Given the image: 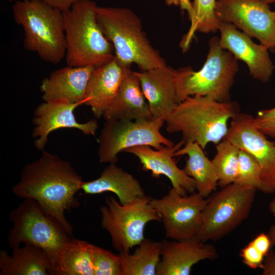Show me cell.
<instances>
[{"mask_svg": "<svg viewBox=\"0 0 275 275\" xmlns=\"http://www.w3.org/2000/svg\"><path fill=\"white\" fill-rule=\"evenodd\" d=\"M83 182L68 161L43 151L37 160L23 167L12 192L18 198L35 200L72 237L73 228L65 213L79 207L75 196Z\"/></svg>", "mask_w": 275, "mask_h": 275, "instance_id": "1", "label": "cell"}, {"mask_svg": "<svg viewBox=\"0 0 275 275\" xmlns=\"http://www.w3.org/2000/svg\"><path fill=\"white\" fill-rule=\"evenodd\" d=\"M239 112L235 102L189 96L164 118V123L168 132L182 134L184 145L196 142L204 150L209 144L216 145L227 136L229 121Z\"/></svg>", "mask_w": 275, "mask_h": 275, "instance_id": "2", "label": "cell"}, {"mask_svg": "<svg viewBox=\"0 0 275 275\" xmlns=\"http://www.w3.org/2000/svg\"><path fill=\"white\" fill-rule=\"evenodd\" d=\"M99 23L112 43L115 58L123 67L135 64L141 71L166 65L159 52L150 44L140 18L126 8L96 7Z\"/></svg>", "mask_w": 275, "mask_h": 275, "instance_id": "3", "label": "cell"}, {"mask_svg": "<svg viewBox=\"0 0 275 275\" xmlns=\"http://www.w3.org/2000/svg\"><path fill=\"white\" fill-rule=\"evenodd\" d=\"M97 5L79 0L63 12L66 42V61L72 67H98L115 58L114 46L97 19Z\"/></svg>", "mask_w": 275, "mask_h": 275, "instance_id": "4", "label": "cell"}, {"mask_svg": "<svg viewBox=\"0 0 275 275\" xmlns=\"http://www.w3.org/2000/svg\"><path fill=\"white\" fill-rule=\"evenodd\" d=\"M14 19L23 29L24 47L43 61L58 64L66 56L63 13L44 3L18 1L12 7Z\"/></svg>", "mask_w": 275, "mask_h": 275, "instance_id": "5", "label": "cell"}, {"mask_svg": "<svg viewBox=\"0 0 275 275\" xmlns=\"http://www.w3.org/2000/svg\"><path fill=\"white\" fill-rule=\"evenodd\" d=\"M209 47L206 61L200 70L194 71L190 67L175 70L179 103L193 96H208L219 102L230 101V90L238 71L237 60L219 46L217 37L210 39Z\"/></svg>", "mask_w": 275, "mask_h": 275, "instance_id": "6", "label": "cell"}, {"mask_svg": "<svg viewBox=\"0 0 275 275\" xmlns=\"http://www.w3.org/2000/svg\"><path fill=\"white\" fill-rule=\"evenodd\" d=\"M9 216L13 224L8 237L10 248L21 244L38 248L47 255L53 268L59 254L73 238L33 199H24Z\"/></svg>", "mask_w": 275, "mask_h": 275, "instance_id": "7", "label": "cell"}, {"mask_svg": "<svg viewBox=\"0 0 275 275\" xmlns=\"http://www.w3.org/2000/svg\"><path fill=\"white\" fill-rule=\"evenodd\" d=\"M257 190L233 183L213 192L203 211L197 238L206 243L215 241L237 228L248 217Z\"/></svg>", "mask_w": 275, "mask_h": 275, "instance_id": "8", "label": "cell"}, {"mask_svg": "<svg viewBox=\"0 0 275 275\" xmlns=\"http://www.w3.org/2000/svg\"><path fill=\"white\" fill-rule=\"evenodd\" d=\"M146 196L122 204L114 197H107L105 205L100 208L101 226L109 233L112 245L119 253H128L145 238L147 223L160 221L159 213Z\"/></svg>", "mask_w": 275, "mask_h": 275, "instance_id": "9", "label": "cell"}, {"mask_svg": "<svg viewBox=\"0 0 275 275\" xmlns=\"http://www.w3.org/2000/svg\"><path fill=\"white\" fill-rule=\"evenodd\" d=\"M162 118L150 120H106L98 139L100 163H117L118 155L128 148L147 145L156 150L175 144L162 135Z\"/></svg>", "mask_w": 275, "mask_h": 275, "instance_id": "10", "label": "cell"}, {"mask_svg": "<svg viewBox=\"0 0 275 275\" xmlns=\"http://www.w3.org/2000/svg\"><path fill=\"white\" fill-rule=\"evenodd\" d=\"M150 203L160 216L167 238L173 240L197 238L206 198L197 191L182 196L172 188L161 198H151Z\"/></svg>", "mask_w": 275, "mask_h": 275, "instance_id": "11", "label": "cell"}, {"mask_svg": "<svg viewBox=\"0 0 275 275\" xmlns=\"http://www.w3.org/2000/svg\"><path fill=\"white\" fill-rule=\"evenodd\" d=\"M215 14L268 49L275 47V12L264 0H216Z\"/></svg>", "mask_w": 275, "mask_h": 275, "instance_id": "12", "label": "cell"}, {"mask_svg": "<svg viewBox=\"0 0 275 275\" xmlns=\"http://www.w3.org/2000/svg\"><path fill=\"white\" fill-rule=\"evenodd\" d=\"M254 117L238 113L231 120L227 136L224 138L239 149L251 154L259 164L262 173L264 194L275 192V141L256 128Z\"/></svg>", "mask_w": 275, "mask_h": 275, "instance_id": "13", "label": "cell"}, {"mask_svg": "<svg viewBox=\"0 0 275 275\" xmlns=\"http://www.w3.org/2000/svg\"><path fill=\"white\" fill-rule=\"evenodd\" d=\"M218 30L219 46L231 52L236 59L244 62L254 78L268 82L274 69L268 48L261 43H255L251 37L238 30L232 23L221 21Z\"/></svg>", "mask_w": 275, "mask_h": 275, "instance_id": "14", "label": "cell"}, {"mask_svg": "<svg viewBox=\"0 0 275 275\" xmlns=\"http://www.w3.org/2000/svg\"><path fill=\"white\" fill-rule=\"evenodd\" d=\"M80 104L59 101H43L34 113L33 123L35 126L32 136L35 139V147L43 150L49 134L63 128H76L85 135H94L98 126L96 120L85 123L78 122L74 110Z\"/></svg>", "mask_w": 275, "mask_h": 275, "instance_id": "15", "label": "cell"}, {"mask_svg": "<svg viewBox=\"0 0 275 275\" xmlns=\"http://www.w3.org/2000/svg\"><path fill=\"white\" fill-rule=\"evenodd\" d=\"M184 145L180 141L171 147L153 149L149 146H138L126 149L124 152L133 154L142 164V170L151 171L152 176H166L171 181L172 188L182 196L196 191L195 180L178 168L173 158L175 152Z\"/></svg>", "mask_w": 275, "mask_h": 275, "instance_id": "16", "label": "cell"}, {"mask_svg": "<svg viewBox=\"0 0 275 275\" xmlns=\"http://www.w3.org/2000/svg\"><path fill=\"white\" fill-rule=\"evenodd\" d=\"M162 242L161 259L156 269V275H188L197 263L215 258V247L198 238Z\"/></svg>", "mask_w": 275, "mask_h": 275, "instance_id": "17", "label": "cell"}, {"mask_svg": "<svg viewBox=\"0 0 275 275\" xmlns=\"http://www.w3.org/2000/svg\"><path fill=\"white\" fill-rule=\"evenodd\" d=\"M96 67H66L56 70L40 85L43 101L84 104L89 80Z\"/></svg>", "mask_w": 275, "mask_h": 275, "instance_id": "18", "label": "cell"}, {"mask_svg": "<svg viewBox=\"0 0 275 275\" xmlns=\"http://www.w3.org/2000/svg\"><path fill=\"white\" fill-rule=\"evenodd\" d=\"M135 73L152 118L164 119L179 103L175 84V70L165 65Z\"/></svg>", "mask_w": 275, "mask_h": 275, "instance_id": "19", "label": "cell"}, {"mask_svg": "<svg viewBox=\"0 0 275 275\" xmlns=\"http://www.w3.org/2000/svg\"><path fill=\"white\" fill-rule=\"evenodd\" d=\"M127 68L115 58L94 70L88 83L84 104L91 107L97 118L102 117L112 104Z\"/></svg>", "mask_w": 275, "mask_h": 275, "instance_id": "20", "label": "cell"}, {"mask_svg": "<svg viewBox=\"0 0 275 275\" xmlns=\"http://www.w3.org/2000/svg\"><path fill=\"white\" fill-rule=\"evenodd\" d=\"M135 72L128 68L117 94L103 117L106 120L153 119Z\"/></svg>", "mask_w": 275, "mask_h": 275, "instance_id": "21", "label": "cell"}, {"mask_svg": "<svg viewBox=\"0 0 275 275\" xmlns=\"http://www.w3.org/2000/svg\"><path fill=\"white\" fill-rule=\"evenodd\" d=\"M81 189L87 195L113 193L122 204L147 196L139 181L116 163H109L98 178L84 181Z\"/></svg>", "mask_w": 275, "mask_h": 275, "instance_id": "22", "label": "cell"}, {"mask_svg": "<svg viewBox=\"0 0 275 275\" xmlns=\"http://www.w3.org/2000/svg\"><path fill=\"white\" fill-rule=\"evenodd\" d=\"M52 268L47 255L33 245L15 247L11 255L4 250L0 252L1 275H48Z\"/></svg>", "mask_w": 275, "mask_h": 275, "instance_id": "23", "label": "cell"}, {"mask_svg": "<svg viewBox=\"0 0 275 275\" xmlns=\"http://www.w3.org/2000/svg\"><path fill=\"white\" fill-rule=\"evenodd\" d=\"M187 155L188 158L182 169L192 178L196 184V191L206 198L214 192L218 185V178L211 160L204 152V149L196 142H187L177 150L175 156Z\"/></svg>", "mask_w": 275, "mask_h": 275, "instance_id": "24", "label": "cell"}, {"mask_svg": "<svg viewBox=\"0 0 275 275\" xmlns=\"http://www.w3.org/2000/svg\"><path fill=\"white\" fill-rule=\"evenodd\" d=\"M91 246L86 241L72 238L59 254L52 274L94 275Z\"/></svg>", "mask_w": 275, "mask_h": 275, "instance_id": "25", "label": "cell"}, {"mask_svg": "<svg viewBox=\"0 0 275 275\" xmlns=\"http://www.w3.org/2000/svg\"><path fill=\"white\" fill-rule=\"evenodd\" d=\"M133 254L120 253L122 275H155L160 261L161 241L145 238Z\"/></svg>", "mask_w": 275, "mask_h": 275, "instance_id": "26", "label": "cell"}, {"mask_svg": "<svg viewBox=\"0 0 275 275\" xmlns=\"http://www.w3.org/2000/svg\"><path fill=\"white\" fill-rule=\"evenodd\" d=\"M216 153L211 162L222 187L234 183L237 175L240 149L224 139L215 147Z\"/></svg>", "mask_w": 275, "mask_h": 275, "instance_id": "27", "label": "cell"}, {"mask_svg": "<svg viewBox=\"0 0 275 275\" xmlns=\"http://www.w3.org/2000/svg\"><path fill=\"white\" fill-rule=\"evenodd\" d=\"M216 0H194L192 6L195 17L189 29L181 41L183 51L189 48L196 32L203 33L216 32L219 29L221 20L215 14Z\"/></svg>", "mask_w": 275, "mask_h": 275, "instance_id": "28", "label": "cell"}, {"mask_svg": "<svg viewBox=\"0 0 275 275\" xmlns=\"http://www.w3.org/2000/svg\"><path fill=\"white\" fill-rule=\"evenodd\" d=\"M235 183L252 187L261 191L263 182L261 168L255 158L249 153L240 149L238 167Z\"/></svg>", "mask_w": 275, "mask_h": 275, "instance_id": "29", "label": "cell"}, {"mask_svg": "<svg viewBox=\"0 0 275 275\" xmlns=\"http://www.w3.org/2000/svg\"><path fill=\"white\" fill-rule=\"evenodd\" d=\"M91 250L94 275H122L119 255L92 244Z\"/></svg>", "mask_w": 275, "mask_h": 275, "instance_id": "30", "label": "cell"}, {"mask_svg": "<svg viewBox=\"0 0 275 275\" xmlns=\"http://www.w3.org/2000/svg\"><path fill=\"white\" fill-rule=\"evenodd\" d=\"M240 256L244 265L254 269L262 268L265 258L251 242L241 249Z\"/></svg>", "mask_w": 275, "mask_h": 275, "instance_id": "31", "label": "cell"}, {"mask_svg": "<svg viewBox=\"0 0 275 275\" xmlns=\"http://www.w3.org/2000/svg\"><path fill=\"white\" fill-rule=\"evenodd\" d=\"M253 124L255 126L275 125V106L258 111L253 118Z\"/></svg>", "mask_w": 275, "mask_h": 275, "instance_id": "32", "label": "cell"}, {"mask_svg": "<svg viewBox=\"0 0 275 275\" xmlns=\"http://www.w3.org/2000/svg\"><path fill=\"white\" fill-rule=\"evenodd\" d=\"M251 242L265 256L271 249L270 238L268 234L264 233L259 234Z\"/></svg>", "mask_w": 275, "mask_h": 275, "instance_id": "33", "label": "cell"}, {"mask_svg": "<svg viewBox=\"0 0 275 275\" xmlns=\"http://www.w3.org/2000/svg\"><path fill=\"white\" fill-rule=\"evenodd\" d=\"M44 3L62 12L68 11L79 0H32Z\"/></svg>", "mask_w": 275, "mask_h": 275, "instance_id": "34", "label": "cell"}, {"mask_svg": "<svg viewBox=\"0 0 275 275\" xmlns=\"http://www.w3.org/2000/svg\"><path fill=\"white\" fill-rule=\"evenodd\" d=\"M164 2L168 6H179L182 11H186L190 23L193 21L195 15L192 3L190 2V0H164Z\"/></svg>", "mask_w": 275, "mask_h": 275, "instance_id": "35", "label": "cell"}, {"mask_svg": "<svg viewBox=\"0 0 275 275\" xmlns=\"http://www.w3.org/2000/svg\"><path fill=\"white\" fill-rule=\"evenodd\" d=\"M261 269L263 275H275V252L272 248L265 256Z\"/></svg>", "mask_w": 275, "mask_h": 275, "instance_id": "36", "label": "cell"}, {"mask_svg": "<svg viewBox=\"0 0 275 275\" xmlns=\"http://www.w3.org/2000/svg\"><path fill=\"white\" fill-rule=\"evenodd\" d=\"M254 126L263 133L265 135H266L267 137L272 138L275 140V125L269 126L254 125Z\"/></svg>", "mask_w": 275, "mask_h": 275, "instance_id": "37", "label": "cell"}, {"mask_svg": "<svg viewBox=\"0 0 275 275\" xmlns=\"http://www.w3.org/2000/svg\"><path fill=\"white\" fill-rule=\"evenodd\" d=\"M270 238L271 248L275 245V224L272 225L267 233Z\"/></svg>", "mask_w": 275, "mask_h": 275, "instance_id": "38", "label": "cell"}, {"mask_svg": "<svg viewBox=\"0 0 275 275\" xmlns=\"http://www.w3.org/2000/svg\"><path fill=\"white\" fill-rule=\"evenodd\" d=\"M269 210L272 216L275 217V196L269 203Z\"/></svg>", "mask_w": 275, "mask_h": 275, "instance_id": "39", "label": "cell"}, {"mask_svg": "<svg viewBox=\"0 0 275 275\" xmlns=\"http://www.w3.org/2000/svg\"><path fill=\"white\" fill-rule=\"evenodd\" d=\"M267 4H271L275 2V0H264Z\"/></svg>", "mask_w": 275, "mask_h": 275, "instance_id": "40", "label": "cell"}, {"mask_svg": "<svg viewBox=\"0 0 275 275\" xmlns=\"http://www.w3.org/2000/svg\"><path fill=\"white\" fill-rule=\"evenodd\" d=\"M10 2H12L13 1H15V0H9Z\"/></svg>", "mask_w": 275, "mask_h": 275, "instance_id": "41", "label": "cell"}, {"mask_svg": "<svg viewBox=\"0 0 275 275\" xmlns=\"http://www.w3.org/2000/svg\"><path fill=\"white\" fill-rule=\"evenodd\" d=\"M274 48H275V47H274ZM274 51H275V49H274Z\"/></svg>", "mask_w": 275, "mask_h": 275, "instance_id": "42", "label": "cell"}, {"mask_svg": "<svg viewBox=\"0 0 275 275\" xmlns=\"http://www.w3.org/2000/svg\"><path fill=\"white\" fill-rule=\"evenodd\" d=\"M274 12H275V11H274Z\"/></svg>", "mask_w": 275, "mask_h": 275, "instance_id": "43", "label": "cell"}]
</instances>
